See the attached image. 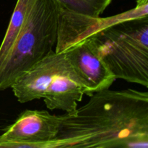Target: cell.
Returning <instances> with one entry per match:
<instances>
[{
	"label": "cell",
	"instance_id": "ba28073f",
	"mask_svg": "<svg viewBox=\"0 0 148 148\" xmlns=\"http://www.w3.org/2000/svg\"><path fill=\"white\" fill-rule=\"evenodd\" d=\"M64 56L53 51L22 75L10 88L17 101L25 103L43 98Z\"/></svg>",
	"mask_w": 148,
	"mask_h": 148
},
{
	"label": "cell",
	"instance_id": "7a4b0ae2",
	"mask_svg": "<svg viewBox=\"0 0 148 148\" xmlns=\"http://www.w3.org/2000/svg\"><path fill=\"white\" fill-rule=\"evenodd\" d=\"M61 4L17 0L0 46V91L54 51Z\"/></svg>",
	"mask_w": 148,
	"mask_h": 148
},
{
	"label": "cell",
	"instance_id": "8992f818",
	"mask_svg": "<svg viewBox=\"0 0 148 148\" xmlns=\"http://www.w3.org/2000/svg\"><path fill=\"white\" fill-rule=\"evenodd\" d=\"M88 88V96L108 89L116 79L98 52L92 37L75 43L63 52Z\"/></svg>",
	"mask_w": 148,
	"mask_h": 148
},
{
	"label": "cell",
	"instance_id": "6da1fadb",
	"mask_svg": "<svg viewBox=\"0 0 148 148\" xmlns=\"http://www.w3.org/2000/svg\"><path fill=\"white\" fill-rule=\"evenodd\" d=\"M72 114L59 115L57 137L46 148H127L136 137H148V92L105 89Z\"/></svg>",
	"mask_w": 148,
	"mask_h": 148
},
{
	"label": "cell",
	"instance_id": "277c9868",
	"mask_svg": "<svg viewBox=\"0 0 148 148\" xmlns=\"http://www.w3.org/2000/svg\"><path fill=\"white\" fill-rule=\"evenodd\" d=\"M134 8L108 17H92L70 11L61 5L55 52L62 53L75 43L116 23L148 16V0H136Z\"/></svg>",
	"mask_w": 148,
	"mask_h": 148
},
{
	"label": "cell",
	"instance_id": "5b68a950",
	"mask_svg": "<svg viewBox=\"0 0 148 148\" xmlns=\"http://www.w3.org/2000/svg\"><path fill=\"white\" fill-rule=\"evenodd\" d=\"M59 129V116L26 109L0 135V148H46Z\"/></svg>",
	"mask_w": 148,
	"mask_h": 148
},
{
	"label": "cell",
	"instance_id": "9c48e42d",
	"mask_svg": "<svg viewBox=\"0 0 148 148\" xmlns=\"http://www.w3.org/2000/svg\"><path fill=\"white\" fill-rule=\"evenodd\" d=\"M62 7L78 14L101 17L114 0H56Z\"/></svg>",
	"mask_w": 148,
	"mask_h": 148
},
{
	"label": "cell",
	"instance_id": "3957f363",
	"mask_svg": "<svg viewBox=\"0 0 148 148\" xmlns=\"http://www.w3.org/2000/svg\"><path fill=\"white\" fill-rule=\"evenodd\" d=\"M92 37L116 79L148 87V16L116 23Z\"/></svg>",
	"mask_w": 148,
	"mask_h": 148
},
{
	"label": "cell",
	"instance_id": "52a82bcc",
	"mask_svg": "<svg viewBox=\"0 0 148 148\" xmlns=\"http://www.w3.org/2000/svg\"><path fill=\"white\" fill-rule=\"evenodd\" d=\"M84 95H88V88L64 56L45 91L43 98L45 105L51 111L60 110L72 114L77 110L78 102L82 101Z\"/></svg>",
	"mask_w": 148,
	"mask_h": 148
}]
</instances>
